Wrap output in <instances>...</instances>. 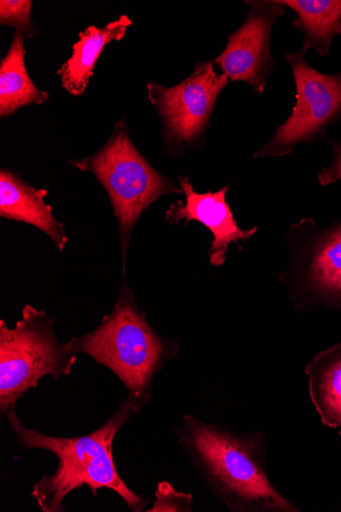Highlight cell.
Listing matches in <instances>:
<instances>
[{
    "label": "cell",
    "instance_id": "1",
    "mask_svg": "<svg viewBox=\"0 0 341 512\" xmlns=\"http://www.w3.org/2000/svg\"><path fill=\"white\" fill-rule=\"evenodd\" d=\"M210 491L232 512H302L272 484L267 439L241 434L184 415L171 428Z\"/></svg>",
    "mask_w": 341,
    "mask_h": 512
},
{
    "label": "cell",
    "instance_id": "2",
    "mask_svg": "<svg viewBox=\"0 0 341 512\" xmlns=\"http://www.w3.org/2000/svg\"><path fill=\"white\" fill-rule=\"evenodd\" d=\"M133 413L124 399L105 425L91 434L76 438L54 437L29 429L21 423L17 409L6 414L9 426L22 448L51 452L59 459L56 472L44 475L31 492V497L42 512L66 511L67 497L83 486H87L94 497L103 488L114 491L133 512L148 508V498L134 493L125 484L114 459L115 439Z\"/></svg>",
    "mask_w": 341,
    "mask_h": 512
},
{
    "label": "cell",
    "instance_id": "3",
    "mask_svg": "<svg viewBox=\"0 0 341 512\" xmlns=\"http://www.w3.org/2000/svg\"><path fill=\"white\" fill-rule=\"evenodd\" d=\"M146 316L124 282L114 310L99 327L68 341L77 355L85 354L114 372L137 414L151 401L156 376L180 350L179 341L161 337Z\"/></svg>",
    "mask_w": 341,
    "mask_h": 512
},
{
    "label": "cell",
    "instance_id": "4",
    "mask_svg": "<svg viewBox=\"0 0 341 512\" xmlns=\"http://www.w3.org/2000/svg\"><path fill=\"white\" fill-rule=\"evenodd\" d=\"M92 173L107 191L120 225L123 273L133 229L142 213L160 198L183 195L181 188L155 169L135 148L125 120L116 123L107 145L92 156L71 161Z\"/></svg>",
    "mask_w": 341,
    "mask_h": 512
},
{
    "label": "cell",
    "instance_id": "5",
    "mask_svg": "<svg viewBox=\"0 0 341 512\" xmlns=\"http://www.w3.org/2000/svg\"><path fill=\"white\" fill-rule=\"evenodd\" d=\"M55 319L44 310L26 305L14 329L0 321V411L17 408L25 393L40 380L70 376L77 354L68 342L61 343Z\"/></svg>",
    "mask_w": 341,
    "mask_h": 512
},
{
    "label": "cell",
    "instance_id": "6",
    "mask_svg": "<svg viewBox=\"0 0 341 512\" xmlns=\"http://www.w3.org/2000/svg\"><path fill=\"white\" fill-rule=\"evenodd\" d=\"M284 241L290 262L279 282L292 308L301 313L321 307L341 313V218L325 228L303 218L290 225Z\"/></svg>",
    "mask_w": 341,
    "mask_h": 512
},
{
    "label": "cell",
    "instance_id": "7",
    "mask_svg": "<svg viewBox=\"0 0 341 512\" xmlns=\"http://www.w3.org/2000/svg\"><path fill=\"white\" fill-rule=\"evenodd\" d=\"M308 50L288 53L285 58L297 86V103L288 119L277 128L270 141L258 149L257 159L281 158L299 145L320 141L329 126L341 121V72L323 74L307 61Z\"/></svg>",
    "mask_w": 341,
    "mask_h": 512
},
{
    "label": "cell",
    "instance_id": "8",
    "mask_svg": "<svg viewBox=\"0 0 341 512\" xmlns=\"http://www.w3.org/2000/svg\"><path fill=\"white\" fill-rule=\"evenodd\" d=\"M231 83L218 74L213 62H199L192 73L173 87L149 83V98L163 125L166 152L182 156L206 134L221 92Z\"/></svg>",
    "mask_w": 341,
    "mask_h": 512
},
{
    "label": "cell",
    "instance_id": "9",
    "mask_svg": "<svg viewBox=\"0 0 341 512\" xmlns=\"http://www.w3.org/2000/svg\"><path fill=\"white\" fill-rule=\"evenodd\" d=\"M245 4L250 7L245 23L228 35L226 48L214 63L231 82H245L264 93L276 69L271 53L272 29L285 11L279 0H247Z\"/></svg>",
    "mask_w": 341,
    "mask_h": 512
},
{
    "label": "cell",
    "instance_id": "10",
    "mask_svg": "<svg viewBox=\"0 0 341 512\" xmlns=\"http://www.w3.org/2000/svg\"><path fill=\"white\" fill-rule=\"evenodd\" d=\"M178 183L185 201L178 200L170 205L166 212V219L171 225L185 220V226L191 221H197L206 226L214 237L208 252L213 266L224 265L231 244L237 245L241 250L238 242H249L257 234L258 227L245 230L238 226L226 200L230 185L224 186L217 192L200 194L194 191L188 177L179 176Z\"/></svg>",
    "mask_w": 341,
    "mask_h": 512
},
{
    "label": "cell",
    "instance_id": "11",
    "mask_svg": "<svg viewBox=\"0 0 341 512\" xmlns=\"http://www.w3.org/2000/svg\"><path fill=\"white\" fill-rule=\"evenodd\" d=\"M47 195L46 190H36L10 170L0 171V217L37 227L63 251L69 241L67 230L44 203Z\"/></svg>",
    "mask_w": 341,
    "mask_h": 512
},
{
    "label": "cell",
    "instance_id": "12",
    "mask_svg": "<svg viewBox=\"0 0 341 512\" xmlns=\"http://www.w3.org/2000/svg\"><path fill=\"white\" fill-rule=\"evenodd\" d=\"M132 25L124 15L105 27L90 26L79 33V40L73 45L71 58L58 71L62 86L73 97L83 95L93 75L97 60L113 41H120Z\"/></svg>",
    "mask_w": 341,
    "mask_h": 512
},
{
    "label": "cell",
    "instance_id": "13",
    "mask_svg": "<svg viewBox=\"0 0 341 512\" xmlns=\"http://www.w3.org/2000/svg\"><path fill=\"white\" fill-rule=\"evenodd\" d=\"M305 374L321 423L329 429L341 428V342L317 354Z\"/></svg>",
    "mask_w": 341,
    "mask_h": 512
},
{
    "label": "cell",
    "instance_id": "14",
    "mask_svg": "<svg viewBox=\"0 0 341 512\" xmlns=\"http://www.w3.org/2000/svg\"><path fill=\"white\" fill-rule=\"evenodd\" d=\"M25 35L17 31L8 55L0 62V117L8 118L29 105H42L50 95L40 90L25 64Z\"/></svg>",
    "mask_w": 341,
    "mask_h": 512
},
{
    "label": "cell",
    "instance_id": "15",
    "mask_svg": "<svg viewBox=\"0 0 341 512\" xmlns=\"http://www.w3.org/2000/svg\"><path fill=\"white\" fill-rule=\"evenodd\" d=\"M294 11L292 23L304 36V46L323 57L330 53L333 39L341 35V0H279Z\"/></svg>",
    "mask_w": 341,
    "mask_h": 512
},
{
    "label": "cell",
    "instance_id": "16",
    "mask_svg": "<svg viewBox=\"0 0 341 512\" xmlns=\"http://www.w3.org/2000/svg\"><path fill=\"white\" fill-rule=\"evenodd\" d=\"M31 0H2L0 2V23L14 27L17 31L30 38L36 37L32 24Z\"/></svg>",
    "mask_w": 341,
    "mask_h": 512
},
{
    "label": "cell",
    "instance_id": "17",
    "mask_svg": "<svg viewBox=\"0 0 341 512\" xmlns=\"http://www.w3.org/2000/svg\"><path fill=\"white\" fill-rule=\"evenodd\" d=\"M193 495L177 491L170 483L162 482L156 491V501L146 512H191Z\"/></svg>",
    "mask_w": 341,
    "mask_h": 512
},
{
    "label": "cell",
    "instance_id": "18",
    "mask_svg": "<svg viewBox=\"0 0 341 512\" xmlns=\"http://www.w3.org/2000/svg\"><path fill=\"white\" fill-rule=\"evenodd\" d=\"M329 145L333 151L332 162L324 167L319 175L318 180L321 186H328L332 183L341 181V142L329 141Z\"/></svg>",
    "mask_w": 341,
    "mask_h": 512
},
{
    "label": "cell",
    "instance_id": "19",
    "mask_svg": "<svg viewBox=\"0 0 341 512\" xmlns=\"http://www.w3.org/2000/svg\"><path fill=\"white\" fill-rule=\"evenodd\" d=\"M338 435L341 438V428L338 429Z\"/></svg>",
    "mask_w": 341,
    "mask_h": 512
}]
</instances>
